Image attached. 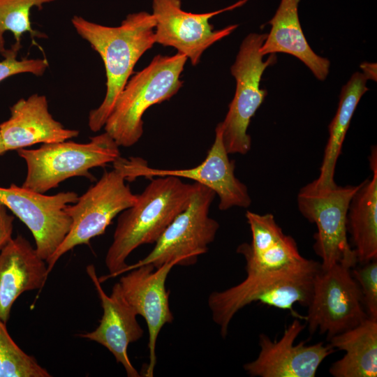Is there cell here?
Returning a JSON list of instances; mask_svg holds the SVG:
<instances>
[{
    "instance_id": "obj_1",
    "label": "cell",
    "mask_w": 377,
    "mask_h": 377,
    "mask_svg": "<svg viewBox=\"0 0 377 377\" xmlns=\"http://www.w3.org/2000/svg\"><path fill=\"white\" fill-rule=\"evenodd\" d=\"M76 32L101 56L106 73V94L101 104L89 114V128L96 132L105 125L116 101L142 55L155 43L156 20L145 11L128 14L117 27H108L74 15Z\"/></svg>"
},
{
    "instance_id": "obj_2",
    "label": "cell",
    "mask_w": 377,
    "mask_h": 377,
    "mask_svg": "<svg viewBox=\"0 0 377 377\" xmlns=\"http://www.w3.org/2000/svg\"><path fill=\"white\" fill-rule=\"evenodd\" d=\"M155 177L136 202L121 212L105 258L109 274L98 278L101 283L119 276L128 265V256L141 245L155 243L188 205L196 182L184 183L174 176Z\"/></svg>"
},
{
    "instance_id": "obj_3",
    "label": "cell",
    "mask_w": 377,
    "mask_h": 377,
    "mask_svg": "<svg viewBox=\"0 0 377 377\" xmlns=\"http://www.w3.org/2000/svg\"><path fill=\"white\" fill-rule=\"evenodd\" d=\"M187 59L179 52L156 55L128 80L103 126L119 147L135 145L143 133L145 111L177 93L183 84L179 77Z\"/></svg>"
},
{
    "instance_id": "obj_4",
    "label": "cell",
    "mask_w": 377,
    "mask_h": 377,
    "mask_svg": "<svg viewBox=\"0 0 377 377\" xmlns=\"http://www.w3.org/2000/svg\"><path fill=\"white\" fill-rule=\"evenodd\" d=\"M320 263L313 265L279 272L255 278L246 277L239 283L221 291L212 292L208 306L214 322L226 338L235 315L253 302L289 310L295 318H304L293 310V304L307 307L313 289L315 275Z\"/></svg>"
},
{
    "instance_id": "obj_5",
    "label": "cell",
    "mask_w": 377,
    "mask_h": 377,
    "mask_svg": "<svg viewBox=\"0 0 377 377\" xmlns=\"http://www.w3.org/2000/svg\"><path fill=\"white\" fill-rule=\"evenodd\" d=\"M119 146L106 132L90 138L87 143L73 141L43 144L35 149H17L27 164L22 186L44 193L73 177L94 179L89 170L103 167L119 158Z\"/></svg>"
},
{
    "instance_id": "obj_6",
    "label": "cell",
    "mask_w": 377,
    "mask_h": 377,
    "mask_svg": "<svg viewBox=\"0 0 377 377\" xmlns=\"http://www.w3.org/2000/svg\"><path fill=\"white\" fill-rule=\"evenodd\" d=\"M360 186L319 187L313 181L299 191L297 202L302 216L315 223L313 246L321 259L320 267L327 269L336 264L353 268L357 258L347 237V214L350 202Z\"/></svg>"
},
{
    "instance_id": "obj_7",
    "label": "cell",
    "mask_w": 377,
    "mask_h": 377,
    "mask_svg": "<svg viewBox=\"0 0 377 377\" xmlns=\"http://www.w3.org/2000/svg\"><path fill=\"white\" fill-rule=\"evenodd\" d=\"M267 35L252 33L246 36L230 68L236 80L235 94L224 120L219 123L228 154L244 155L251 149V139L247 128L267 94L260 88L261 77L266 68L276 61V54H270L266 61L263 60L260 48Z\"/></svg>"
},
{
    "instance_id": "obj_8",
    "label": "cell",
    "mask_w": 377,
    "mask_h": 377,
    "mask_svg": "<svg viewBox=\"0 0 377 377\" xmlns=\"http://www.w3.org/2000/svg\"><path fill=\"white\" fill-rule=\"evenodd\" d=\"M111 171H105L99 180L66 211L72 219L68 235L51 257L46 260L48 273L66 253L103 234L112 219L137 200L122 170L113 163Z\"/></svg>"
},
{
    "instance_id": "obj_9",
    "label": "cell",
    "mask_w": 377,
    "mask_h": 377,
    "mask_svg": "<svg viewBox=\"0 0 377 377\" xmlns=\"http://www.w3.org/2000/svg\"><path fill=\"white\" fill-rule=\"evenodd\" d=\"M215 195L213 190L196 182L188 205L167 227L151 251L135 264L128 265L119 275L147 264L156 268L172 260H178L179 265L195 263L199 256L207 252L219 228V223L209 216Z\"/></svg>"
},
{
    "instance_id": "obj_10",
    "label": "cell",
    "mask_w": 377,
    "mask_h": 377,
    "mask_svg": "<svg viewBox=\"0 0 377 377\" xmlns=\"http://www.w3.org/2000/svg\"><path fill=\"white\" fill-rule=\"evenodd\" d=\"M367 318L351 269L341 264L327 269L320 267L315 275L312 297L304 317L310 334H326L328 340Z\"/></svg>"
},
{
    "instance_id": "obj_11",
    "label": "cell",
    "mask_w": 377,
    "mask_h": 377,
    "mask_svg": "<svg viewBox=\"0 0 377 377\" xmlns=\"http://www.w3.org/2000/svg\"><path fill=\"white\" fill-rule=\"evenodd\" d=\"M228 155L223 145L221 127L218 124L212 146L205 159L195 167L185 169L154 168L140 157L125 158L120 156L116 163L123 170L128 181L140 177H184L213 190L219 198V208L221 211L233 207L246 208L251 203V197L246 186L235 177V162L230 160Z\"/></svg>"
},
{
    "instance_id": "obj_12",
    "label": "cell",
    "mask_w": 377,
    "mask_h": 377,
    "mask_svg": "<svg viewBox=\"0 0 377 377\" xmlns=\"http://www.w3.org/2000/svg\"><path fill=\"white\" fill-rule=\"evenodd\" d=\"M77 198L73 191L47 195L14 184L0 187V202L27 226L34 236L37 253L45 261L70 231L72 219L66 208Z\"/></svg>"
},
{
    "instance_id": "obj_13",
    "label": "cell",
    "mask_w": 377,
    "mask_h": 377,
    "mask_svg": "<svg viewBox=\"0 0 377 377\" xmlns=\"http://www.w3.org/2000/svg\"><path fill=\"white\" fill-rule=\"evenodd\" d=\"M249 0H240L219 10L192 13L182 9L180 0H152V15L156 20L155 43L172 47L184 54L193 66L200 61L205 50L230 34L237 24L215 31L209 22L212 17L242 6Z\"/></svg>"
},
{
    "instance_id": "obj_14",
    "label": "cell",
    "mask_w": 377,
    "mask_h": 377,
    "mask_svg": "<svg viewBox=\"0 0 377 377\" xmlns=\"http://www.w3.org/2000/svg\"><path fill=\"white\" fill-rule=\"evenodd\" d=\"M305 327L295 318L277 341L260 334L259 354L244 365V371L252 377H314L320 365L335 349L323 342L295 344Z\"/></svg>"
},
{
    "instance_id": "obj_15",
    "label": "cell",
    "mask_w": 377,
    "mask_h": 377,
    "mask_svg": "<svg viewBox=\"0 0 377 377\" xmlns=\"http://www.w3.org/2000/svg\"><path fill=\"white\" fill-rule=\"evenodd\" d=\"M179 264L178 260H172L156 268L152 264L143 265L126 272L119 281L126 301L147 323L149 363L144 375L146 377L154 376L159 332L165 324L174 320L165 281L172 267Z\"/></svg>"
},
{
    "instance_id": "obj_16",
    "label": "cell",
    "mask_w": 377,
    "mask_h": 377,
    "mask_svg": "<svg viewBox=\"0 0 377 377\" xmlns=\"http://www.w3.org/2000/svg\"><path fill=\"white\" fill-rule=\"evenodd\" d=\"M245 216L251 241L240 244L237 252L244 258L246 277L303 268L318 262L300 254L295 239L283 232L272 214H259L247 211Z\"/></svg>"
},
{
    "instance_id": "obj_17",
    "label": "cell",
    "mask_w": 377,
    "mask_h": 377,
    "mask_svg": "<svg viewBox=\"0 0 377 377\" xmlns=\"http://www.w3.org/2000/svg\"><path fill=\"white\" fill-rule=\"evenodd\" d=\"M86 270L96 288L103 312L99 325L94 331L79 336L105 347L116 362L124 367L128 377L140 376L128 355V345L143 335V330L136 318L138 314L124 297L119 282L108 295L101 285L94 265H88Z\"/></svg>"
},
{
    "instance_id": "obj_18",
    "label": "cell",
    "mask_w": 377,
    "mask_h": 377,
    "mask_svg": "<svg viewBox=\"0 0 377 377\" xmlns=\"http://www.w3.org/2000/svg\"><path fill=\"white\" fill-rule=\"evenodd\" d=\"M10 117L0 124V133L7 151L17 150L38 143L66 141L79 131L66 128L49 112L47 98L34 94L10 107Z\"/></svg>"
},
{
    "instance_id": "obj_19",
    "label": "cell",
    "mask_w": 377,
    "mask_h": 377,
    "mask_svg": "<svg viewBox=\"0 0 377 377\" xmlns=\"http://www.w3.org/2000/svg\"><path fill=\"white\" fill-rule=\"evenodd\" d=\"M46 261L22 235L11 238L0 251V320L6 323L17 298L41 289L48 276Z\"/></svg>"
},
{
    "instance_id": "obj_20",
    "label": "cell",
    "mask_w": 377,
    "mask_h": 377,
    "mask_svg": "<svg viewBox=\"0 0 377 377\" xmlns=\"http://www.w3.org/2000/svg\"><path fill=\"white\" fill-rule=\"evenodd\" d=\"M300 0H281L279 6L268 22L271 30L260 48L267 54L286 53L302 61L314 76L323 81L329 73L330 62L316 54L309 46L302 31L298 15Z\"/></svg>"
},
{
    "instance_id": "obj_21",
    "label": "cell",
    "mask_w": 377,
    "mask_h": 377,
    "mask_svg": "<svg viewBox=\"0 0 377 377\" xmlns=\"http://www.w3.org/2000/svg\"><path fill=\"white\" fill-rule=\"evenodd\" d=\"M372 177L360 184L347 214L349 232L357 263L377 259V151L373 147L369 158Z\"/></svg>"
},
{
    "instance_id": "obj_22",
    "label": "cell",
    "mask_w": 377,
    "mask_h": 377,
    "mask_svg": "<svg viewBox=\"0 0 377 377\" xmlns=\"http://www.w3.org/2000/svg\"><path fill=\"white\" fill-rule=\"evenodd\" d=\"M336 350L345 351L329 372L334 377H376L377 319L366 318L358 325L328 339Z\"/></svg>"
},
{
    "instance_id": "obj_23",
    "label": "cell",
    "mask_w": 377,
    "mask_h": 377,
    "mask_svg": "<svg viewBox=\"0 0 377 377\" xmlns=\"http://www.w3.org/2000/svg\"><path fill=\"white\" fill-rule=\"evenodd\" d=\"M368 77L363 73L355 72L342 87L335 116L329 125V138L324 150L318 177L313 180L319 187L336 185L334 179L337 159L354 112L361 97L369 89Z\"/></svg>"
},
{
    "instance_id": "obj_24",
    "label": "cell",
    "mask_w": 377,
    "mask_h": 377,
    "mask_svg": "<svg viewBox=\"0 0 377 377\" xmlns=\"http://www.w3.org/2000/svg\"><path fill=\"white\" fill-rule=\"evenodd\" d=\"M57 0H0V55L6 52L3 34L10 31L15 40L14 46L21 49V38L29 33L33 43L34 38H47L43 33L34 30L30 20L31 10H41L44 4Z\"/></svg>"
},
{
    "instance_id": "obj_25",
    "label": "cell",
    "mask_w": 377,
    "mask_h": 377,
    "mask_svg": "<svg viewBox=\"0 0 377 377\" xmlns=\"http://www.w3.org/2000/svg\"><path fill=\"white\" fill-rule=\"evenodd\" d=\"M0 320V377H50L36 358L22 350Z\"/></svg>"
},
{
    "instance_id": "obj_26",
    "label": "cell",
    "mask_w": 377,
    "mask_h": 377,
    "mask_svg": "<svg viewBox=\"0 0 377 377\" xmlns=\"http://www.w3.org/2000/svg\"><path fill=\"white\" fill-rule=\"evenodd\" d=\"M361 290L362 303L369 318L377 319V259L351 270Z\"/></svg>"
},
{
    "instance_id": "obj_27",
    "label": "cell",
    "mask_w": 377,
    "mask_h": 377,
    "mask_svg": "<svg viewBox=\"0 0 377 377\" xmlns=\"http://www.w3.org/2000/svg\"><path fill=\"white\" fill-rule=\"evenodd\" d=\"M20 50L13 45L3 55L4 59L0 61V82L8 77L20 73H29L36 76H42L45 72L49 66L46 58H23L17 60Z\"/></svg>"
},
{
    "instance_id": "obj_28",
    "label": "cell",
    "mask_w": 377,
    "mask_h": 377,
    "mask_svg": "<svg viewBox=\"0 0 377 377\" xmlns=\"http://www.w3.org/2000/svg\"><path fill=\"white\" fill-rule=\"evenodd\" d=\"M7 207L0 202V251L12 238L14 216L9 214Z\"/></svg>"
},
{
    "instance_id": "obj_29",
    "label": "cell",
    "mask_w": 377,
    "mask_h": 377,
    "mask_svg": "<svg viewBox=\"0 0 377 377\" xmlns=\"http://www.w3.org/2000/svg\"><path fill=\"white\" fill-rule=\"evenodd\" d=\"M361 68L363 69V73L366 75L368 79L374 80V75L376 76V65L374 64H362Z\"/></svg>"
},
{
    "instance_id": "obj_30",
    "label": "cell",
    "mask_w": 377,
    "mask_h": 377,
    "mask_svg": "<svg viewBox=\"0 0 377 377\" xmlns=\"http://www.w3.org/2000/svg\"><path fill=\"white\" fill-rule=\"evenodd\" d=\"M6 151L4 144L0 133V156L3 154Z\"/></svg>"
}]
</instances>
